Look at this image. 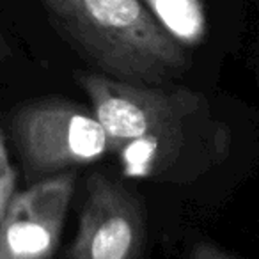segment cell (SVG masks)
I'll list each match as a JSON object with an SVG mask.
<instances>
[{
    "instance_id": "3",
    "label": "cell",
    "mask_w": 259,
    "mask_h": 259,
    "mask_svg": "<svg viewBox=\"0 0 259 259\" xmlns=\"http://www.w3.org/2000/svg\"><path fill=\"white\" fill-rule=\"evenodd\" d=\"M11 134L27 174L54 176L103 158L108 139L93 110L61 98L25 103L13 114Z\"/></svg>"
},
{
    "instance_id": "8",
    "label": "cell",
    "mask_w": 259,
    "mask_h": 259,
    "mask_svg": "<svg viewBox=\"0 0 259 259\" xmlns=\"http://www.w3.org/2000/svg\"><path fill=\"white\" fill-rule=\"evenodd\" d=\"M190 259H236L233 255H229L227 252L220 250L217 245L213 243H197L192 248Z\"/></svg>"
},
{
    "instance_id": "9",
    "label": "cell",
    "mask_w": 259,
    "mask_h": 259,
    "mask_svg": "<svg viewBox=\"0 0 259 259\" xmlns=\"http://www.w3.org/2000/svg\"><path fill=\"white\" fill-rule=\"evenodd\" d=\"M9 55H11V48H9L8 41H6V37L2 36V32H0V61L8 59Z\"/></svg>"
},
{
    "instance_id": "4",
    "label": "cell",
    "mask_w": 259,
    "mask_h": 259,
    "mask_svg": "<svg viewBox=\"0 0 259 259\" xmlns=\"http://www.w3.org/2000/svg\"><path fill=\"white\" fill-rule=\"evenodd\" d=\"M73 240L71 259H139L146 241L141 202L119 181L94 172Z\"/></svg>"
},
{
    "instance_id": "1",
    "label": "cell",
    "mask_w": 259,
    "mask_h": 259,
    "mask_svg": "<svg viewBox=\"0 0 259 259\" xmlns=\"http://www.w3.org/2000/svg\"><path fill=\"white\" fill-rule=\"evenodd\" d=\"M76 82L126 178L187 180L226 155L229 134L195 91L124 82L103 73H78Z\"/></svg>"
},
{
    "instance_id": "6",
    "label": "cell",
    "mask_w": 259,
    "mask_h": 259,
    "mask_svg": "<svg viewBox=\"0 0 259 259\" xmlns=\"http://www.w3.org/2000/svg\"><path fill=\"white\" fill-rule=\"evenodd\" d=\"M144 6L181 45H195L204 36L206 20L199 0H144Z\"/></svg>"
},
{
    "instance_id": "2",
    "label": "cell",
    "mask_w": 259,
    "mask_h": 259,
    "mask_svg": "<svg viewBox=\"0 0 259 259\" xmlns=\"http://www.w3.org/2000/svg\"><path fill=\"white\" fill-rule=\"evenodd\" d=\"M54 25L107 76L162 85L188 55L142 0H41Z\"/></svg>"
},
{
    "instance_id": "7",
    "label": "cell",
    "mask_w": 259,
    "mask_h": 259,
    "mask_svg": "<svg viewBox=\"0 0 259 259\" xmlns=\"http://www.w3.org/2000/svg\"><path fill=\"white\" fill-rule=\"evenodd\" d=\"M15 185H16V174L11 165L4 132L0 128V220L6 215L13 197H15Z\"/></svg>"
},
{
    "instance_id": "5",
    "label": "cell",
    "mask_w": 259,
    "mask_h": 259,
    "mask_svg": "<svg viewBox=\"0 0 259 259\" xmlns=\"http://www.w3.org/2000/svg\"><path fill=\"white\" fill-rule=\"evenodd\" d=\"M75 172H59L15 195L0 220V259H52L59 247Z\"/></svg>"
}]
</instances>
